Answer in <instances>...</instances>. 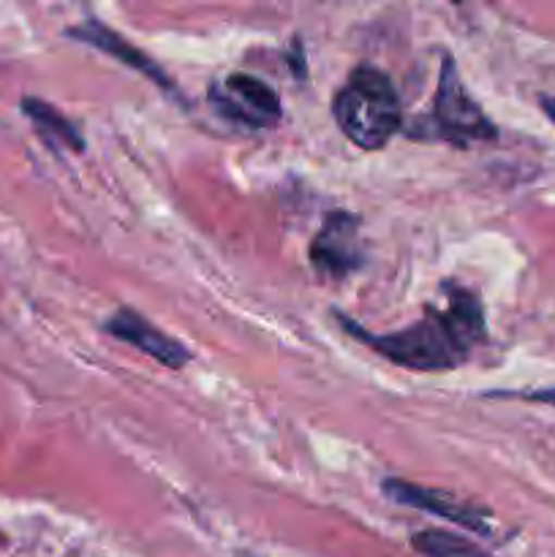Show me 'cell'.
<instances>
[{
    "instance_id": "cell-1",
    "label": "cell",
    "mask_w": 555,
    "mask_h": 557,
    "mask_svg": "<svg viewBox=\"0 0 555 557\" xmlns=\"http://www.w3.org/2000/svg\"><path fill=\"white\" fill-rule=\"evenodd\" d=\"M444 288L449 294L446 308H428L422 319L390 335L365 332L348 315L335 313V319L354 341L373 348L392 364L417 373H444L460 368L484 337V313L479 299L460 286Z\"/></svg>"
},
{
    "instance_id": "cell-2",
    "label": "cell",
    "mask_w": 555,
    "mask_h": 557,
    "mask_svg": "<svg viewBox=\"0 0 555 557\" xmlns=\"http://www.w3.org/2000/svg\"><path fill=\"white\" fill-rule=\"evenodd\" d=\"M332 117L343 136L359 150H381L400 131L403 107L384 71L357 65L346 85L335 92Z\"/></svg>"
},
{
    "instance_id": "cell-3",
    "label": "cell",
    "mask_w": 555,
    "mask_h": 557,
    "mask_svg": "<svg viewBox=\"0 0 555 557\" xmlns=\"http://www.w3.org/2000/svg\"><path fill=\"white\" fill-rule=\"evenodd\" d=\"M433 128L439 139L457 147H471L479 141L498 139V128L484 114V109L468 96L455 60L446 54L433 96Z\"/></svg>"
},
{
    "instance_id": "cell-4",
    "label": "cell",
    "mask_w": 555,
    "mask_h": 557,
    "mask_svg": "<svg viewBox=\"0 0 555 557\" xmlns=\"http://www.w3.org/2000/svg\"><path fill=\"white\" fill-rule=\"evenodd\" d=\"M210 103L218 114L248 128H272L281 120V98L267 82L250 74H232L210 85Z\"/></svg>"
},
{
    "instance_id": "cell-5",
    "label": "cell",
    "mask_w": 555,
    "mask_h": 557,
    "mask_svg": "<svg viewBox=\"0 0 555 557\" xmlns=\"http://www.w3.org/2000/svg\"><path fill=\"white\" fill-rule=\"evenodd\" d=\"M359 218L351 212H330L324 226L310 243V264L326 281H343L365 264V248L359 239Z\"/></svg>"
},
{
    "instance_id": "cell-6",
    "label": "cell",
    "mask_w": 555,
    "mask_h": 557,
    "mask_svg": "<svg viewBox=\"0 0 555 557\" xmlns=\"http://www.w3.org/2000/svg\"><path fill=\"white\" fill-rule=\"evenodd\" d=\"M386 498H392L395 504L411 506V509L428 511V515L444 517V520L455 522V525L466 528V531L479 533V536H490L493 528H490V515L479 506L466 504L457 495L444 493V490L433 487H419V484L406 482V479H384L381 484Z\"/></svg>"
},
{
    "instance_id": "cell-7",
    "label": "cell",
    "mask_w": 555,
    "mask_h": 557,
    "mask_svg": "<svg viewBox=\"0 0 555 557\" xmlns=\"http://www.w3.org/2000/svg\"><path fill=\"white\" fill-rule=\"evenodd\" d=\"M103 332H109L118 341L131 343L139 351H145L147 357L156 359L158 364L169 370H183L190 362V351L180 341H174L172 335L158 330L156 324H150L147 319H141L136 310L120 308L118 313L109 315L103 321Z\"/></svg>"
},
{
    "instance_id": "cell-8",
    "label": "cell",
    "mask_w": 555,
    "mask_h": 557,
    "mask_svg": "<svg viewBox=\"0 0 555 557\" xmlns=\"http://www.w3.org/2000/svg\"><path fill=\"white\" fill-rule=\"evenodd\" d=\"M69 36L76 38V41L90 44V47L101 49V52H107L109 58L120 60V63L128 65V69L139 71L141 76H147V79H152L156 85H161L163 90H174V82L169 79L161 69H158L156 60L147 58V54L141 52L139 47H134L128 38H123V36H118L114 30H109L103 22H98V20L82 22V25L69 27Z\"/></svg>"
},
{
    "instance_id": "cell-9",
    "label": "cell",
    "mask_w": 555,
    "mask_h": 557,
    "mask_svg": "<svg viewBox=\"0 0 555 557\" xmlns=\"http://www.w3.org/2000/svg\"><path fill=\"white\" fill-rule=\"evenodd\" d=\"M22 112H25V117L36 125V131L49 145L65 147L71 152L85 150V139L76 131V125L60 109H54L52 103L41 101V98H22Z\"/></svg>"
},
{
    "instance_id": "cell-10",
    "label": "cell",
    "mask_w": 555,
    "mask_h": 557,
    "mask_svg": "<svg viewBox=\"0 0 555 557\" xmlns=\"http://www.w3.org/2000/svg\"><path fill=\"white\" fill-rule=\"evenodd\" d=\"M411 544L419 555L428 557H490L482 547H477L468 539L449 531H435V528L414 533Z\"/></svg>"
},
{
    "instance_id": "cell-11",
    "label": "cell",
    "mask_w": 555,
    "mask_h": 557,
    "mask_svg": "<svg viewBox=\"0 0 555 557\" xmlns=\"http://www.w3.org/2000/svg\"><path fill=\"white\" fill-rule=\"evenodd\" d=\"M490 397H511V400L544 403V406L555 408V386L553 389H533V392H490Z\"/></svg>"
},
{
    "instance_id": "cell-12",
    "label": "cell",
    "mask_w": 555,
    "mask_h": 557,
    "mask_svg": "<svg viewBox=\"0 0 555 557\" xmlns=\"http://www.w3.org/2000/svg\"><path fill=\"white\" fill-rule=\"evenodd\" d=\"M542 109H544V114H547V117L555 123V96H544L542 98Z\"/></svg>"
}]
</instances>
